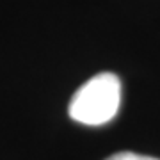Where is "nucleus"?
I'll return each instance as SVG.
<instances>
[{
	"label": "nucleus",
	"instance_id": "f257e3e1",
	"mask_svg": "<svg viewBox=\"0 0 160 160\" xmlns=\"http://www.w3.org/2000/svg\"><path fill=\"white\" fill-rule=\"evenodd\" d=\"M121 82L114 73H98L77 89L69 102V116L77 123L100 126L119 110Z\"/></svg>",
	"mask_w": 160,
	"mask_h": 160
},
{
	"label": "nucleus",
	"instance_id": "f03ea898",
	"mask_svg": "<svg viewBox=\"0 0 160 160\" xmlns=\"http://www.w3.org/2000/svg\"><path fill=\"white\" fill-rule=\"evenodd\" d=\"M105 160H160L155 157H148V155H139V153H132V151H121V153H114L112 157Z\"/></svg>",
	"mask_w": 160,
	"mask_h": 160
}]
</instances>
